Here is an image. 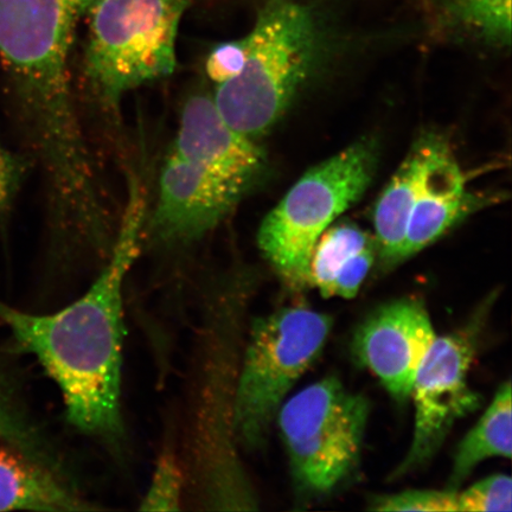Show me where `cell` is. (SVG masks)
I'll return each mask as SVG.
<instances>
[{
  "instance_id": "obj_19",
  "label": "cell",
  "mask_w": 512,
  "mask_h": 512,
  "mask_svg": "<svg viewBox=\"0 0 512 512\" xmlns=\"http://www.w3.org/2000/svg\"><path fill=\"white\" fill-rule=\"evenodd\" d=\"M185 475L183 466L174 453L160 454L149 489L142 499L140 510L177 511L182 509Z\"/></svg>"
},
{
  "instance_id": "obj_20",
  "label": "cell",
  "mask_w": 512,
  "mask_h": 512,
  "mask_svg": "<svg viewBox=\"0 0 512 512\" xmlns=\"http://www.w3.org/2000/svg\"><path fill=\"white\" fill-rule=\"evenodd\" d=\"M370 510L459 512L458 490H406L395 495L377 496L371 501Z\"/></svg>"
},
{
  "instance_id": "obj_21",
  "label": "cell",
  "mask_w": 512,
  "mask_h": 512,
  "mask_svg": "<svg viewBox=\"0 0 512 512\" xmlns=\"http://www.w3.org/2000/svg\"><path fill=\"white\" fill-rule=\"evenodd\" d=\"M459 512L512 510V480L507 475H492L458 491Z\"/></svg>"
},
{
  "instance_id": "obj_23",
  "label": "cell",
  "mask_w": 512,
  "mask_h": 512,
  "mask_svg": "<svg viewBox=\"0 0 512 512\" xmlns=\"http://www.w3.org/2000/svg\"><path fill=\"white\" fill-rule=\"evenodd\" d=\"M21 159L6 150L0 143V220L5 219L14 202L19 183L22 181Z\"/></svg>"
},
{
  "instance_id": "obj_13",
  "label": "cell",
  "mask_w": 512,
  "mask_h": 512,
  "mask_svg": "<svg viewBox=\"0 0 512 512\" xmlns=\"http://www.w3.org/2000/svg\"><path fill=\"white\" fill-rule=\"evenodd\" d=\"M96 509L75 485L8 445L0 448V511Z\"/></svg>"
},
{
  "instance_id": "obj_11",
  "label": "cell",
  "mask_w": 512,
  "mask_h": 512,
  "mask_svg": "<svg viewBox=\"0 0 512 512\" xmlns=\"http://www.w3.org/2000/svg\"><path fill=\"white\" fill-rule=\"evenodd\" d=\"M172 151L245 191L265 165L264 153L254 140L230 126L213 96L203 93L185 102Z\"/></svg>"
},
{
  "instance_id": "obj_6",
  "label": "cell",
  "mask_w": 512,
  "mask_h": 512,
  "mask_svg": "<svg viewBox=\"0 0 512 512\" xmlns=\"http://www.w3.org/2000/svg\"><path fill=\"white\" fill-rule=\"evenodd\" d=\"M377 150L356 143L299 179L261 223L262 254L286 283L309 285V266L320 236L352 206L373 179Z\"/></svg>"
},
{
  "instance_id": "obj_12",
  "label": "cell",
  "mask_w": 512,
  "mask_h": 512,
  "mask_svg": "<svg viewBox=\"0 0 512 512\" xmlns=\"http://www.w3.org/2000/svg\"><path fill=\"white\" fill-rule=\"evenodd\" d=\"M465 177L445 140L428 136V152L418 197L409 220L402 260L431 246L476 207Z\"/></svg>"
},
{
  "instance_id": "obj_2",
  "label": "cell",
  "mask_w": 512,
  "mask_h": 512,
  "mask_svg": "<svg viewBox=\"0 0 512 512\" xmlns=\"http://www.w3.org/2000/svg\"><path fill=\"white\" fill-rule=\"evenodd\" d=\"M318 38L304 4L270 0L245 36L240 74L216 86L213 99L227 123L252 140L270 131L309 74Z\"/></svg>"
},
{
  "instance_id": "obj_14",
  "label": "cell",
  "mask_w": 512,
  "mask_h": 512,
  "mask_svg": "<svg viewBox=\"0 0 512 512\" xmlns=\"http://www.w3.org/2000/svg\"><path fill=\"white\" fill-rule=\"evenodd\" d=\"M427 152L428 136L414 145L376 202L373 214L376 245L386 266L403 261L408 224L419 194Z\"/></svg>"
},
{
  "instance_id": "obj_16",
  "label": "cell",
  "mask_w": 512,
  "mask_h": 512,
  "mask_svg": "<svg viewBox=\"0 0 512 512\" xmlns=\"http://www.w3.org/2000/svg\"><path fill=\"white\" fill-rule=\"evenodd\" d=\"M373 245L375 241L355 224L343 223L326 229L311 255L309 285L316 287L323 297L332 298L339 274L358 254Z\"/></svg>"
},
{
  "instance_id": "obj_5",
  "label": "cell",
  "mask_w": 512,
  "mask_h": 512,
  "mask_svg": "<svg viewBox=\"0 0 512 512\" xmlns=\"http://www.w3.org/2000/svg\"><path fill=\"white\" fill-rule=\"evenodd\" d=\"M332 318L302 306L283 307L256 319L238 383L232 426L248 450L265 443L286 396L328 342Z\"/></svg>"
},
{
  "instance_id": "obj_10",
  "label": "cell",
  "mask_w": 512,
  "mask_h": 512,
  "mask_svg": "<svg viewBox=\"0 0 512 512\" xmlns=\"http://www.w3.org/2000/svg\"><path fill=\"white\" fill-rule=\"evenodd\" d=\"M245 192L171 151L150 217L153 238L171 246L200 241L220 226Z\"/></svg>"
},
{
  "instance_id": "obj_15",
  "label": "cell",
  "mask_w": 512,
  "mask_h": 512,
  "mask_svg": "<svg viewBox=\"0 0 512 512\" xmlns=\"http://www.w3.org/2000/svg\"><path fill=\"white\" fill-rule=\"evenodd\" d=\"M512 454L511 382L497 389L494 400L472 430L460 441L452 466L450 486L457 489L476 467L489 458L510 459Z\"/></svg>"
},
{
  "instance_id": "obj_4",
  "label": "cell",
  "mask_w": 512,
  "mask_h": 512,
  "mask_svg": "<svg viewBox=\"0 0 512 512\" xmlns=\"http://www.w3.org/2000/svg\"><path fill=\"white\" fill-rule=\"evenodd\" d=\"M192 0H94L89 8L86 79L105 108L168 78L177 67L179 24Z\"/></svg>"
},
{
  "instance_id": "obj_8",
  "label": "cell",
  "mask_w": 512,
  "mask_h": 512,
  "mask_svg": "<svg viewBox=\"0 0 512 512\" xmlns=\"http://www.w3.org/2000/svg\"><path fill=\"white\" fill-rule=\"evenodd\" d=\"M473 318L463 329L437 336L416 371L411 396L414 430L411 446L394 477L406 475L431 460L456 422L476 412L482 398L470 386L480 325Z\"/></svg>"
},
{
  "instance_id": "obj_3",
  "label": "cell",
  "mask_w": 512,
  "mask_h": 512,
  "mask_svg": "<svg viewBox=\"0 0 512 512\" xmlns=\"http://www.w3.org/2000/svg\"><path fill=\"white\" fill-rule=\"evenodd\" d=\"M94 0H0V62L19 114L67 119L75 107L69 57L76 25Z\"/></svg>"
},
{
  "instance_id": "obj_17",
  "label": "cell",
  "mask_w": 512,
  "mask_h": 512,
  "mask_svg": "<svg viewBox=\"0 0 512 512\" xmlns=\"http://www.w3.org/2000/svg\"><path fill=\"white\" fill-rule=\"evenodd\" d=\"M441 21L473 32L486 41L509 44L511 0H422Z\"/></svg>"
},
{
  "instance_id": "obj_18",
  "label": "cell",
  "mask_w": 512,
  "mask_h": 512,
  "mask_svg": "<svg viewBox=\"0 0 512 512\" xmlns=\"http://www.w3.org/2000/svg\"><path fill=\"white\" fill-rule=\"evenodd\" d=\"M0 439L34 462L56 472L57 475H68L61 458L49 445L46 437L38 431L24 409L19 406L18 399L8 381L2 376H0Z\"/></svg>"
},
{
  "instance_id": "obj_1",
  "label": "cell",
  "mask_w": 512,
  "mask_h": 512,
  "mask_svg": "<svg viewBox=\"0 0 512 512\" xmlns=\"http://www.w3.org/2000/svg\"><path fill=\"white\" fill-rule=\"evenodd\" d=\"M146 217L145 191L133 177L106 265L85 294L48 315L0 303V320L59 387L69 424L111 446L125 437L124 286L142 248Z\"/></svg>"
},
{
  "instance_id": "obj_9",
  "label": "cell",
  "mask_w": 512,
  "mask_h": 512,
  "mask_svg": "<svg viewBox=\"0 0 512 512\" xmlns=\"http://www.w3.org/2000/svg\"><path fill=\"white\" fill-rule=\"evenodd\" d=\"M435 334L419 299L401 298L377 307L352 338V354L396 401L411 398L413 382Z\"/></svg>"
},
{
  "instance_id": "obj_22",
  "label": "cell",
  "mask_w": 512,
  "mask_h": 512,
  "mask_svg": "<svg viewBox=\"0 0 512 512\" xmlns=\"http://www.w3.org/2000/svg\"><path fill=\"white\" fill-rule=\"evenodd\" d=\"M245 37L219 44L211 50L206 62V72L216 86L239 75L246 60Z\"/></svg>"
},
{
  "instance_id": "obj_7",
  "label": "cell",
  "mask_w": 512,
  "mask_h": 512,
  "mask_svg": "<svg viewBox=\"0 0 512 512\" xmlns=\"http://www.w3.org/2000/svg\"><path fill=\"white\" fill-rule=\"evenodd\" d=\"M369 401L335 376L310 384L283 403L277 419L292 475L312 494H326L360 462Z\"/></svg>"
}]
</instances>
